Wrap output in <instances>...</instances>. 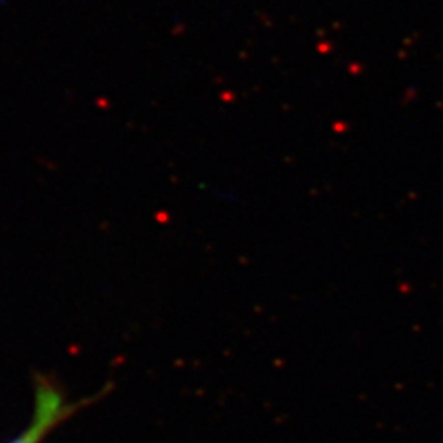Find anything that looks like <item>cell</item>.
I'll return each mask as SVG.
<instances>
[{
	"label": "cell",
	"mask_w": 443,
	"mask_h": 443,
	"mask_svg": "<svg viewBox=\"0 0 443 443\" xmlns=\"http://www.w3.org/2000/svg\"><path fill=\"white\" fill-rule=\"evenodd\" d=\"M33 417L23 434L9 443H41L45 436L82 405H69L63 391L43 375H35Z\"/></svg>",
	"instance_id": "1"
}]
</instances>
